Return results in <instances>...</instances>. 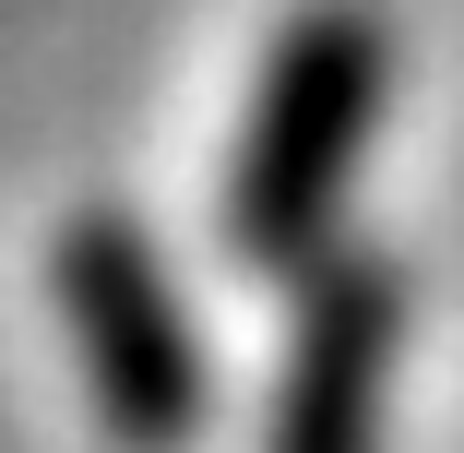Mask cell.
I'll use <instances>...</instances> for the list:
<instances>
[{
	"mask_svg": "<svg viewBox=\"0 0 464 453\" xmlns=\"http://www.w3.org/2000/svg\"><path fill=\"white\" fill-rule=\"evenodd\" d=\"M382 96H393V36L382 13L357 0H322L274 36L262 84H250V120H238V167H227V239L250 262H310L345 179H357V143L382 132Z\"/></svg>",
	"mask_w": 464,
	"mask_h": 453,
	"instance_id": "6da1fadb",
	"label": "cell"
},
{
	"mask_svg": "<svg viewBox=\"0 0 464 453\" xmlns=\"http://www.w3.org/2000/svg\"><path fill=\"white\" fill-rule=\"evenodd\" d=\"M60 310H72V346H83V382H96L108 429L131 453H191L203 429V346H191V310H179L167 262L131 215H72L60 227Z\"/></svg>",
	"mask_w": 464,
	"mask_h": 453,
	"instance_id": "7a4b0ae2",
	"label": "cell"
},
{
	"mask_svg": "<svg viewBox=\"0 0 464 453\" xmlns=\"http://www.w3.org/2000/svg\"><path fill=\"white\" fill-rule=\"evenodd\" d=\"M393 346H405V275L393 262H345L322 275L286 382H274L262 453H382V394H393Z\"/></svg>",
	"mask_w": 464,
	"mask_h": 453,
	"instance_id": "3957f363",
	"label": "cell"
}]
</instances>
